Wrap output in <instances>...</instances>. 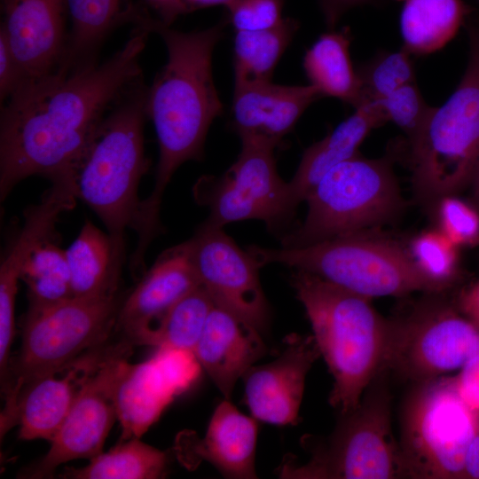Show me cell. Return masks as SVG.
<instances>
[{
    "instance_id": "b9f144b4",
    "label": "cell",
    "mask_w": 479,
    "mask_h": 479,
    "mask_svg": "<svg viewBox=\"0 0 479 479\" xmlns=\"http://www.w3.org/2000/svg\"><path fill=\"white\" fill-rule=\"evenodd\" d=\"M459 306L469 319L479 325V282L463 293Z\"/></svg>"
},
{
    "instance_id": "ffe728a7",
    "label": "cell",
    "mask_w": 479,
    "mask_h": 479,
    "mask_svg": "<svg viewBox=\"0 0 479 479\" xmlns=\"http://www.w3.org/2000/svg\"><path fill=\"white\" fill-rule=\"evenodd\" d=\"M114 352L113 344H105L74 362L66 375H46L26 387L17 399L11 423V427L20 426L19 438L51 442L85 381Z\"/></svg>"
},
{
    "instance_id": "f35d334b",
    "label": "cell",
    "mask_w": 479,
    "mask_h": 479,
    "mask_svg": "<svg viewBox=\"0 0 479 479\" xmlns=\"http://www.w3.org/2000/svg\"><path fill=\"white\" fill-rule=\"evenodd\" d=\"M372 0H318L328 29L333 30L341 18L350 9Z\"/></svg>"
},
{
    "instance_id": "277c9868",
    "label": "cell",
    "mask_w": 479,
    "mask_h": 479,
    "mask_svg": "<svg viewBox=\"0 0 479 479\" xmlns=\"http://www.w3.org/2000/svg\"><path fill=\"white\" fill-rule=\"evenodd\" d=\"M291 283L334 378L329 403L340 414L348 413L385 369L389 318L375 310L372 299L310 272L296 271Z\"/></svg>"
},
{
    "instance_id": "83f0119b",
    "label": "cell",
    "mask_w": 479,
    "mask_h": 479,
    "mask_svg": "<svg viewBox=\"0 0 479 479\" xmlns=\"http://www.w3.org/2000/svg\"><path fill=\"white\" fill-rule=\"evenodd\" d=\"M299 23L283 18L275 27L257 31H236L234 86L271 82L275 67L291 43Z\"/></svg>"
},
{
    "instance_id": "ba28073f",
    "label": "cell",
    "mask_w": 479,
    "mask_h": 479,
    "mask_svg": "<svg viewBox=\"0 0 479 479\" xmlns=\"http://www.w3.org/2000/svg\"><path fill=\"white\" fill-rule=\"evenodd\" d=\"M122 301L118 294L71 297L41 309H28L23 323L21 347L10 365L3 390L5 406L1 431L11 428L20 393L34 381L59 373L83 355L103 346L114 331Z\"/></svg>"
},
{
    "instance_id": "8d00e7d4",
    "label": "cell",
    "mask_w": 479,
    "mask_h": 479,
    "mask_svg": "<svg viewBox=\"0 0 479 479\" xmlns=\"http://www.w3.org/2000/svg\"><path fill=\"white\" fill-rule=\"evenodd\" d=\"M24 82L21 69L0 30V98L3 104Z\"/></svg>"
},
{
    "instance_id": "30bf717a",
    "label": "cell",
    "mask_w": 479,
    "mask_h": 479,
    "mask_svg": "<svg viewBox=\"0 0 479 479\" xmlns=\"http://www.w3.org/2000/svg\"><path fill=\"white\" fill-rule=\"evenodd\" d=\"M401 428L402 477L460 479L467 447L479 429V412L461 398L453 377L441 376L417 385Z\"/></svg>"
},
{
    "instance_id": "e0dca14e",
    "label": "cell",
    "mask_w": 479,
    "mask_h": 479,
    "mask_svg": "<svg viewBox=\"0 0 479 479\" xmlns=\"http://www.w3.org/2000/svg\"><path fill=\"white\" fill-rule=\"evenodd\" d=\"M1 5L4 21L0 30L7 38L24 82L57 73L68 36L66 0H1Z\"/></svg>"
},
{
    "instance_id": "ee69618b",
    "label": "cell",
    "mask_w": 479,
    "mask_h": 479,
    "mask_svg": "<svg viewBox=\"0 0 479 479\" xmlns=\"http://www.w3.org/2000/svg\"><path fill=\"white\" fill-rule=\"evenodd\" d=\"M469 39L479 46V24L472 25L469 28Z\"/></svg>"
},
{
    "instance_id": "484cf974",
    "label": "cell",
    "mask_w": 479,
    "mask_h": 479,
    "mask_svg": "<svg viewBox=\"0 0 479 479\" xmlns=\"http://www.w3.org/2000/svg\"><path fill=\"white\" fill-rule=\"evenodd\" d=\"M349 27L322 34L303 57V69L310 84L323 97L338 98L357 107L361 100L360 82L353 67Z\"/></svg>"
},
{
    "instance_id": "f6af8a7d",
    "label": "cell",
    "mask_w": 479,
    "mask_h": 479,
    "mask_svg": "<svg viewBox=\"0 0 479 479\" xmlns=\"http://www.w3.org/2000/svg\"><path fill=\"white\" fill-rule=\"evenodd\" d=\"M474 190V202L476 207V209L479 211V180L473 186Z\"/></svg>"
},
{
    "instance_id": "52a82bcc",
    "label": "cell",
    "mask_w": 479,
    "mask_h": 479,
    "mask_svg": "<svg viewBox=\"0 0 479 479\" xmlns=\"http://www.w3.org/2000/svg\"><path fill=\"white\" fill-rule=\"evenodd\" d=\"M415 194L433 204L479 180V51L469 44L466 71L453 93L433 107L407 138Z\"/></svg>"
},
{
    "instance_id": "cb8c5ba5",
    "label": "cell",
    "mask_w": 479,
    "mask_h": 479,
    "mask_svg": "<svg viewBox=\"0 0 479 479\" xmlns=\"http://www.w3.org/2000/svg\"><path fill=\"white\" fill-rule=\"evenodd\" d=\"M70 20L64 59L58 74L98 64L99 50L118 25L128 23L131 4L126 0H66Z\"/></svg>"
},
{
    "instance_id": "1f68e13d",
    "label": "cell",
    "mask_w": 479,
    "mask_h": 479,
    "mask_svg": "<svg viewBox=\"0 0 479 479\" xmlns=\"http://www.w3.org/2000/svg\"><path fill=\"white\" fill-rule=\"evenodd\" d=\"M411 56L403 48L394 51H381L358 67L357 73L361 89L359 106L381 98L404 84L416 82Z\"/></svg>"
},
{
    "instance_id": "8fae6325",
    "label": "cell",
    "mask_w": 479,
    "mask_h": 479,
    "mask_svg": "<svg viewBox=\"0 0 479 479\" xmlns=\"http://www.w3.org/2000/svg\"><path fill=\"white\" fill-rule=\"evenodd\" d=\"M275 148L255 141H241V150L222 175L201 177L194 185L195 200L209 210L204 224L224 228L257 219L280 238L289 230L296 208L288 182L279 175Z\"/></svg>"
},
{
    "instance_id": "44dd1931",
    "label": "cell",
    "mask_w": 479,
    "mask_h": 479,
    "mask_svg": "<svg viewBox=\"0 0 479 479\" xmlns=\"http://www.w3.org/2000/svg\"><path fill=\"white\" fill-rule=\"evenodd\" d=\"M257 431L256 419L224 399L216 406L203 438L192 432L180 435L177 456L190 468L208 461L225 477L256 478Z\"/></svg>"
},
{
    "instance_id": "3957f363",
    "label": "cell",
    "mask_w": 479,
    "mask_h": 479,
    "mask_svg": "<svg viewBox=\"0 0 479 479\" xmlns=\"http://www.w3.org/2000/svg\"><path fill=\"white\" fill-rule=\"evenodd\" d=\"M148 86L143 75L115 100L74 161L70 177L76 199L105 224L117 256L125 261V231L131 228L137 192L149 168L144 149Z\"/></svg>"
},
{
    "instance_id": "bcb514c9",
    "label": "cell",
    "mask_w": 479,
    "mask_h": 479,
    "mask_svg": "<svg viewBox=\"0 0 479 479\" xmlns=\"http://www.w3.org/2000/svg\"><path fill=\"white\" fill-rule=\"evenodd\" d=\"M479 1V0H478Z\"/></svg>"
},
{
    "instance_id": "7402d4cb",
    "label": "cell",
    "mask_w": 479,
    "mask_h": 479,
    "mask_svg": "<svg viewBox=\"0 0 479 479\" xmlns=\"http://www.w3.org/2000/svg\"><path fill=\"white\" fill-rule=\"evenodd\" d=\"M267 348L261 333L231 312L214 306L192 353L225 399Z\"/></svg>"
},
{
    "instance_id": "74e56055",
    "label": "cell",
    "mask_w": 479,
    "mask_h": 479,
    "mask_svg": "<svg viewBox=\"0 0 479 479\" xmlns=\"http://www.w3.org/2000/svg\"><path fill=\"white\" fill-rule=\"evenodd\" d=\"M453 379L464 402L479 412V354L469 360Z\"/></svg>"
},
{
    "instance_id": "7bdbcfd3",
    "label": "cell",
    "mask_w": 479,
    "mask_h": 479,
    "mask_svg": "<svg viewBox=\"0 0 479 479\" xmlns=\"http://www.w3.org/2000/svg\"><path fill=\"white\" fill-rule=\"evenodd\" d=\"M238 0H183L186 13L213 6H224L226 9Z\"/></svg>"
},
{
    "instance_id": "4dcf8cb0",
    "label": "cell",
    "mask_w": 479,
    "mask_h": 479,
    "mask_svg": "<svg viewBox=\"0 0 479 479\" xmlns=\"http://www.w3.org/2000/svg\"><path fill=\"white\" fill-rule=\"evenodd\" d=\"M215 306L200 286L176 302L139 338L137 345L192 351Z\"/></svg>"
},
{
    "instance_id": "ac0fdd59",
    "label": "cell",
    "mask_w": 479,
    "mask_h": 479,
    "mask_svg": "<svg viewBox=\"0 0 479 479\" xmlns=\"http://www.w3.org/2000/svg\"><path fill=\"white\" fill-rule=\"evenodd\" d=\"M200 286L185 241L165 250L122 301L114 331L137 345L176 302Z\"/></svg>"
},
{
    "instance_id": "d4e9b609",
    "label": "cell",
    "mask_w": 479,
    "mask_h": 479,
    "mask_svg": "<svg viewBox=\"0 0 479 479\" xmlns=\"http://www.w3.org/2000/svg\"><path fill=\"white\" fill-rule=\"evenodd\" d=\"M65 252L75 297L118 294L124 261L117 256L108 233L86 221Z\"/></svg>"
},
{
    "instance_id": "7a4b0ae2",
    "label": "cell",
    "mask_w": 479,
    "mask_h": 479,
    "mask_svg": "<svg viewBox=\"0 0 479 479\" xmlns=\"http://www.w3.org/2000/svg\"><path fill=\"white\" fill-rule=\"evenodd\" d=\"M131 24L158 34L168 59L148 86L145 111L155 129L159 161L153 188L140 200L132 225L137 243L148 247L161 232L163 193L177 169L185 161H201L208 131L223 113L212 72V56L224 37L226 22L203 30L179 31L138 6Z\"/></svg>"
},
{
    "instance_id": "e575fe53",
    "label": "cell",
    "mask_w": 479,
    "mask_h": 479,
    "mask_svg": "<svg viewBox=\"0 0 479 479\" xmlns=\"http://www.w3.org/2000/svg\"><path fill=\"white\" fill-rule=\"evenodd\" d=\"M440 231L456 246L479 240V211L454 195L438 200Z\"/></svg>"
},
{
    "instance_id": "d6a6232c",
    "label": "cell",
    "mask_w": 479,
    "mask_h": 479,
    "mask_svg": "<svg viewBox=\"0 0 479 479\" xmlns=\"http://www.w3.org/2000/svg\"><path fill=\"white\" fill-rule=\"evenodd\" d=\"M456 247L439 230L419 234L411 241L408 250L420 271L444 290L457 271Z\"/></svg>"
},
{
    "instance_id": "2e32d148",
    "label": "cell",
    "mask_w": 479,
    "mask_h": 479,
    "mask_svg": "<svg viewBox=\"0 0 479 479\" xmlns=\"http://www.w3.org/2000/svg\"><path fill=\"white\" fill-rule=\"evenodd\" d=\"M282 353L271 363L251 366L242 376L251 416L273 425H296L305 379L321 356L312 335L291 334Z\"/></svg>"
},
{
    "instance_id": "603a6c76",
    "label": "cell",
    "mask_w": 479,
    "mask_h": 479,
    "mask_svg": "<svg viewBox=\"0 0 479 479\" xmlns=\"http://www.w3.org/2000/svg\"><path fill=\"white\" fill-rule=\"evenodd\" d=\"M386 122L371 104H362L324 138L309 146L288 182L294 207L305 200L320 179L339 163L358 154V147L374 128Z\"/></svg>"
},
{
    "instance_id": "5bb4252c",
    "label": "cell",
    "mask_w": 479,
    "mask_h": 479,
    "mask_svg": "<svg viewBox=\"0 0 479 479\" xmlns=\"http://www.w3.org/2000/svg\"><path fill=\"white\" fill-rule=\"evenodd\" d=\"M125 346L107 357L85 381L67 417L55 434L46 454L24 477H51L63 463L92 459L102 452L107 435L117 418L115 387L122 361L129 357Z\"/></svg>"
},
{
    "instance_id": "8992f818",
    "label": "cell",
    "mask_w": 479,
    "mask_h": 479,
    "mask_svg": "<svg viewBox=\"0 0 479 479\" xmlns=\"http://www.w3.org/2000/svg\"><path fill=\"white\" fill-rule=\"evenodd\" d=\"M389 371L382 369L358 404L341 414L327 437L305 436L310 459L300 465L287 455L276 473L287 479H392L402 477L399 447L391 428Z\"/></svg>"
},
{
    "instance_id": "836d02e7",
    "label": "cell",
    "mask_w": 479,
    "mask_h": 479,
    "mask_svg": "<svg viewBox=\"0 0 479 479\" xmlns=\"http://www.w3.org/2000/svg\"><path fill=\"white\" fill-rule=\"evenodd\" d=\"M367 103L381 113L386 122L389 121L399 127L407 138L419 131L433 108L424 100L416 82Z\"/></svg>"
},
{
    "instance_id": "f546056e",
    "label": "cell",
    "mask_w": 479,
    "mask_h": 479,
    "mask_svg": "<svg viewBox=\"0 0 479 479\" xmlns=\"http://www.w3.org/2000/svg\"><path fill=\"white\" fill-rule=\"evenodd\" d=\"M20 279L27 288L28 309H41L73 297L66 252L49 238L37 244L23 263Z\"/></svg>"
},
{
    "instance_id": "7c38bea8",
    "label": "cell",
    "mask_w": 479,
    "mask_h": 479,
    "mask_svg": "<svg viewBox=\"0 0 479 479\" xmlns=\"http://www.w3.org/2000/svg\"><path fill=\"white\" fill-rule=\"evenodd\" d=\"M389 322L384 368L413 383L459 371L479 354V325L439 300L418 302Z\"/></svg>"
},
{
    "instance_id": "9c48e42d",
    "label": "cell",
    "mask_w": 479,
    "mask_h": 479,
    "mask_svg": "<svg viewBox=\"0 0 479 479\" xmlns=\"http://www.w3.org/2000/svg\"><path fill=\"white\" fill-rule=\"evenodd\" d=\"M302 224L280 238L295 247L364 232L394 218L404 208L391 160L357 154L329 170L307 195Z\"/></svg>"
},
{
    "instance_id": "d590c367",
    "label": "cell",
    "mask_w": 479,
    "mask_h": 479,
    "mask_svg": "<svg viewBox=\"0 0 479 479\" xmlns=\"http://www.w3.org/2000/svg\"><path fill=\"white\" fill-rule=\"evenodd\" d=\"M284 0H238L227 8L228 21L236 31H257L278 25Z\"/></svg>"
},
{
    "instance_id": "4fadbf2b",
    "label": "cell",
    "mask_w": 479,
    "mask_h": 479,
    "mask_svg": "<svg viewBox=\"0 0 479 479\" xmlns=\"http://www.w3.org/2000/svg\"><path fill=\"white\" fill-rule=\"evenodd\" d=\"M185 244L200 286L214 304L264 333L271 313L256 259L247 249H241L224 228L204 224Z\"/></svg>"
},
{
    "instance_id": "d6986e66",
    "label": "cell",
    "mask_w": 479,
    "mask_h": 479,
    "mask_svg": "<svg viewBox=\"0 0 479 479\" xmlns=\"http://www.w3.org/2000/svg\"><path fill=\"white\" fill-rule=\"evenodd\" d=\"M322 94L311 84L281 85L271 82L234 86L231 126L240 141L276 148L305 110Z\"/></svg>"
},
{
    "instance_id": "4316f807",
    "label": "cell",
    "mask_w": 479,
    "mask_h": 479,
    "mask_svg": "<svg viewBox=\"0 0 479 479\" xmlns=\"http://www.w3.org/2000/svg\"><path fill=\"white\" fill-rule=\"evenodd\" d=\"M402 4V48L423 56L452 40L469 12L462 0H397Z\"/></svg>"
},
{
    "instance_id": "9a60e30c",
    "label": "cell",
    "mask_w": 479,
    "mask_h": 479,
    "mask_svg": "<svg viewBox=\"0 0 479 479\" xmlns=\"http://www.w3.org/2000/svg\"><path fill=\"white\" fill-rule=\"evenodd\" d=\"M201 366L188 350L159 348L148 360L122 361L115 387L121 442L139 438L173 400L195 382Z\"/></svg>"
},
{
    "instance_id": "60d3db41",
    "label": "cell",
    "mask_w": 479,
    "mask_h": 479,
    "mask_svg": "<svg viewBox=\"0 0 479 479\" xmlns=\"http://www.w3.org/2000/svg\"><path fill=\"white\" fill-rule=\"evenodd\" d=\"M463 478L479 479V429L470 440L465 452Z\"/></svg>"
},
{
    "instance_id": "f1b7e54d",
    "label": "cell",
    "mask_w": 479,
    "mask_h": 479,
    "mask_svg": "<svg viewBox=\"0 0 479 479\" xmlns=\"http://www.w3.org/2000/svg\"><path fill=\"white\" fill-rule=\"evenodd\" d=\"M168 454L139 438H131L90 459L80 468L65 469L73 479H156L166 475Z\"/></svg>"
},
{
    "instance_id": "5b68a950",
    "label": "cell",
    "mask_w": 479,
    "mask_h": 479,
    "mask_svg": "<svg viewBox=\"0 0 479 479\" xmlns=\"http://www.w3.org/2000/svg\"><path fill=\"white\" fill-rule=\"evenodd\" d=\"M247 250L261 267L269 263L284 264L370 299L443 291L420 271L408 249L393 240L366 235L364 232L302 247L251 246Z\"/></svg>"
},
{
    "instance_id": "6da1fadb",
    "label": "cell",
    "mask_w": 479,
    "mask_h": 479,
    "mask_svg": "<svg viewBox=\"0 0 479 479\" xmlns=\"http://www.w3.org/2000/svg\"><path fill=\"white\" fill-rule=\"evenodd\" d=\"M150 34L134 26L104 62L24 82L2 104L1 201L30 176L51 179L67 169L115 100L143 75L139 59Z\"/></svg>"
},
{
    "instance_id": "ab89813d",
    "label": "cell",
    "mask_w": 479,
    "mask_h": 479,
    "mask_svg": "<svg viewBox=\"0 0 479 479\" xmlns=\"http://www.w3.org/2000/svg\"><path fill=\"white\" fill-rule=\"evenodd\" d=\"M156 12L157 18L168 26L186 13L183 0H145Z\"/></svg>"
}]
</instances>
